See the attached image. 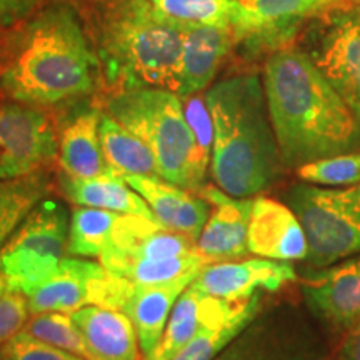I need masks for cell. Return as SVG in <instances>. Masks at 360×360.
Here are the masks:
<instances>
[{"label": "cell", "mask_w": 360, "mask_h": 360, "mask_svg": "<svg viewBox=\"0 0 360 360\" xmlns=\"http://www.w3.org/2000/svg\"><path fill=\"white\" fill-rule=\"evenodd\" d=\"M249 252L270 260H307L309 245L294 210L265 195L254 197L249 222Z\"/></svg>", "instance_id": "e0dca14e"}, {"label": "cell", "mask_w": 360, "mask_h": 360, "mask_svg": "<svg viewBox=\"0 0 360 360\" xmlns=\"http://www.w3.org/2000/svg\"><path fill=\"white\" fill-rule=\"evenodd\" d=\"M287 204L307 237V260L322 269L360 255V184L322 187L297 184L287 192Z\"/></svg>", "instance_id": "52a82bcc"}, {"label": "cell", "mask_w": 360, "mask_h": 360, "mask_svg": "<svg viewBox=\"0 0 360 360\" xmlns=\"http://www.w3.org/2000/svg\"><path fill=\"white\" fill-rule=\"evenodd\" d=\"M162 15L179 25L233 29L238 42L255 44L262 24L240 0H150Z\"/></svg>", "instance_id": "603a6c76"}, {"label": "cell", "mask_w": 360, "mask_h": 360, "mask_svg": "<svg viewBox=\"0 0 360 360\" xmlns=\"http://www.w3.org/2000/svg\"><path fill=\"white\" fill-rule=\"evenodd\" d=\"M214 143L210 174L233 197H255L274 186L283 162L257 74L219 80L205 92Z\"/></svg>", "instance_id": "3957f363"}, {"label": "cell", "mask_w": 360, "mask_h": 360, "mask_svg": "<svg viewBox=\"0 0 360 360\" xmlns=\"http://www.w3.org/2000/svg\"><path fill=\"white\" fill-rule=\"evenodd\" d=\"M105 278L107 270L101 262L67 255L51 276L24 292L30 314H72L84 305L97 304Z\"/></svg>", "instance_id": "9a60e30c"}, {"label": "cell", "mask_w": 360, "mask_h": 360, "mask_svg": "<svg viewBox=\"0 0 360 360\" xmlns=\"http://www.w3.org/2000/svg\"><path fill=\"white\" fill-rule=\"evenodd\" d=\"M0 37H2V32H0Z\"/></svg>", "instance_id": "8d00e7d4"}, {"label": "cell", "mask_w": 360, "mask_h": 360, "mask_svg": "<svg viewBox=\"0 0 360 360\" xmlns=\"http://www.w3.org/2000/svg\"><path fill=\"white\" fill-rule=\"evenodd\" d=\"M262 82L283 167L360 150V120L309 53L274 51Z\"/></svg>", "instance_id": "7a4b0ae2"}, {"label": "cell", "mask_w": 360, "mask_h": 360, "mask_svg": "<svg viewBox=\"0 0 360 360\" xmlns=\"http://www.w3.org/2000/svg\"><path fill=\"white\" fill-rule=\"evenodd\" d=\"M294 281H297V274L289 262L270 259H240L207 264L192 285L204 294L219 299L244 300L262 290L276 292Z\"/></svg>", "instance_id": "2e32d148"}, {"label": "cell", "mask_w": 360, "mask_h": 360, "mask_svg": "<svg viewBox=\"0 0 360 360\" xmlns=\"http://www.w3.org/2000/svg\"><path fill=\"white\" fill-rule=\"evenodd\" d=\"M197 193L210 204L209 219L195 242L205 262H231L247 257L250 254L247 238L254 197H233L207 184Z\"/></svg>", "instance_id": "7c38bea8"}, {"label": "cell", "mask_w": 360, "mask_h": 360, "mask_svg": "<svg viewBox=\"0 0 360 360\" xmlns=\"http://www.w3.org/2000/svg\"><path fill=\"white\" fill-rule=\"evenodd\" d=\"M199 274H191L157 285H134L110 276L98 290L97 305L120 310L132 321L143 357L159 344L175 302Z\"/></svg>", "instance_id": "30bf717a"}, {"label": "cell", "mask_w": 360, "mask_h": 360, "mask_svg": "<svg viewBox=\"0 0 360 360\" xmlns=\"http://www.w3.org/2000/svg\"><path fill=\"white\" fill-rule=\"evenodd\" d=\"M25 330L37 339L49 342L69 352L80 355L87 360H96L90 352L80 328L72 321L70 314L64 312H44L30 315Z\"/></svg>", "instance_id": "f546056e"}, {"label": "cell", "mask_w": 360, "mask_h": 360, "mask_svg": "<svg viewBox=\"0 0 360 360\" xmlns=\"http://www.w3.org/2000/svg\"><path fill=\"white\" fill-rule=\"evenodd\" d=\"M58 187L72 204L157 220L142 195H139L119 174L97 179H72L60 174Z\"/></svg>", "instance_id": "d4e9b609"}, {"label": "cell", "mask_w": 360, "mask_h": 360, "mask_svg": "<svg viewBox=\"0 0 360 360\" xmlns=\"http://www.w3.org/2000/svg\"><path fill=\"white\" fill-rule=\"evenodd\" d=\"M98 132H101L103 155L115 174L122 177L142 175V177L162 179L150 147L107 112L101 114Z\"/></svg>", "instance_id": "484cf974"}, {"label": "cell", "mask_w": 360, "mask_h": 360, "mask_svg": "<svg viewBox=\"0 0 360 360\" xmlns=\"http://www.w3.org/2000/svg\"><path fill=\"white\" fill-rule=\"evenodd\" d=\"M215 360H323L307 327L281 315L255 317Z\"/></svg>", "instance_id": "8fae6325"}, {"label": "cell", "mask_w": 360, "mask_h": 360, "mask_svg": "<svg viewBox=\"0 0 360 360\" xmlns=\"http://www.w3.org/2000/svg\"><path fill=\"white\" fill-rule=\"evenodd\" d=\"M314 62L360 120V11L340 12L328 22Z\"/></svg>", "instance_id": "4fadbf2b"}, {"label": "cell", "mask_w": 360, "mask_h": 360, "mask_svg": "<svg viewBox=\"0 0 360 360\" xmlns=\"http://www.w3.org/2000/svg\"><path fill=\"white\" fill-rule=\"evenodd\" d=\"M122 214L96 207H79L70 215L67 255L98 259Z\"/></svg>", "instance_id": "f1b7e54d"}, {"label": "cell", "mask_w": 360, "mask_h": 360, "mask_svg": "<svg viewBox=\"0 0 360 360\" xmlns=\"http://www.w3.org/2000/svg\"><path fill=\"white\" fill-rule=\"evenodd\" d=\"M262 292L255 294L238 312L205 322L192 340L170 360H215L260 314Z\"/></svg>", "instance_id": "83f0119b"}, {"label": "cell", "mask_w": 360, "mask_h": 360, "mask_svg": "<svg viewBox=\"0 0 360 360\" xmlns=\"http://www.w3.org/2000/svg\"><path fill=\"white\" fill-rule=\"evenodd\" d=\"M302 294L315 317L337 330L360 319V257H349L310 272Z\"/></svg>", "instance_id": "5bb4252c"}, {"label": "cell", "mask_w": 360, "mask_h": 360, "mask_svg": "<svg viewBox=\"0 0 360 360\" xmlns=\"http://www.w3.org/2000/svg\"><path fill=\"white\" fill-rule=\"evenodd\" d=\"M262 24L255 45L262 49L285 47L302 22L344 7L349 0H240Z\"/></svg>", "instance_id": "cb8c5ba5"}, {"label": "cell", "mask_w": 360, "mask_h": 360, "mask_svg": "<svg viewBox=\"0 0 360 360\" xmlns=\"http://www.w3.org/2000/svg\"><path fill=\"white\" fill-rule=\"evenodd\" d=\"M101 74L96 49L69 4L42 7L0 49V97L30 107L92 96Z\"/></svg>", "instance_id": "6da1fadb"}, {"label": "cell", "mask_w": 360, "mask_h": 360, "mask_svg": "<svg viewBox=\"0 0 360 360\" xmlns=\"http://www.w3.org/2000/svg\"><path fill=\"white\" fill-rule=\"evenodd\" d=\"M0 360H6V359H4V355H2V352H0Z\"/></svg>", "instance_id": "d590c367"}, {"label": "cell", "mask_w": 360, "mask_h": 360, "mask_svg": "<svg viewBox=\"0 0 360 360\" xmlns=\"http://www.w3.org/2000/svg\"><path fill=\"white\" fill-rule=\"evenodd\" d=\"M182 56L177 96L192 97L212 85L224 60L238 42L233 29L210 25H182Z\"/></svg>", "instance_id": "ac0fdd59"}, {"label": "cell", "mask_w": 360, "mask_h": 360, "mask_svg": "<svg viewBox=\"0 0 360 360\" xmlns=\"http://www.w3.org/2000/svg\"><path fill=\"white\" fill-rule=\"evenodd\" d=\"M250 299H219V297L204 294L191 283L175 302L159 344L150 354L143 357V360H170L175 357L205 322L238 312L249 304Z\"/></svg>", "instance_id": "ffe728a7"}, {"label": "cell", "mask_w": 360, "mask_h": 360, "mask_svg": "<svg viewBox=\"0 0 360 360\" xmlns=\"http://www.w3.org/2000/svg\"><path fill=\"white\" fill-rule=\"evenodd\" d=\"M339 360H360V319L347 328L339 350Z\"/></svg>", "instance_id": "e575fe53"}, {"label": "cell", "mask_w": 360, "mask_h": 360, "mask_svg": "<svg viewBox=\"0 0 360 360\" xmlns=\"http://www.w3.org/2000/svg\"><path fill=\"white\" fill-rule=\"evenodd\" d=\"M124 180L142 195L157 222L170 231L186 233L197 242L210 214V204L200 193L187 191L164 179L125 175Z\"/></svg>", "instance_id": "d6986e66"}, {"label": "cell", "mask_w": 360, "mask_h": 360, "mask_svg": "<svg viewBox=\"0 0 360 360\" xmlns=\"http://www.w3.org/2000/svg\"><path fill=\"white\" fill-rule=\"evenodd\" d=\"M101 114L96 109L75 115L58 137V165L72 179H97L115 175L103 155Z\"/></svg>", "instance_id": "7402d4cb"}, {"label": "cell", "mask_w": 360, "mask_h": 360, "mask_svg": "<svg viewBox=\"0 0 360 360\" xmlns=\"http://www.w3.org/2000/svg\"><path fill=\"white\" fill-rule=\"evenodd\" d=\"M52 188L51 174L45 170L13 179H0V247Z\"/></svg>", "instance_id": "4316f807"}, {"label": "cell", "mask_w": 360, "mask_h": 360, "mask_svg": "<svg viewBox=\"0 0 360 360\" xmlns=\"http://www.w3.org/2000/svg\"><path fill=\"white\" fill-rule=\"evenodd\" d=\"M47 0H0V27H13L40 11Z\"/></svg>", "instance_id": "836d02e7"}, {"label": "cell", "mask_w": 360, "mask_h": 360, "mask_svg": "<svg viewBox=\"0 0 360 360\" xmlns=\"http://www.w3.org/2000/svg\"><path fill=\"white\" fill-rule=\"evenodd\" d=\"M96 360H143L139 335L120 310L89 304L70 314Z\"/></svg>", "instance_id": "44dd1931"}, {"label": "cell", "mask_w": 360, "mask_h": 360, "mask_svg": "<svg viewBox=\"0 0 360 360\" xmlns=\"http://www.w3.org/2000/svg\"><path fill=\"white\" fill-rule=\"evenodd\" d=\"M302 182L314 186L349 187L360 184V150L326 157L297 169Z\"/></svg>", "instance_id": "4dcf8cb0"}, {"label": "cell", "mask_w": 360, "mask_h": 360, "mask_svg": "<svg viewBox=\"0 0 360 360\" xmlns=\"http://www.w3.org/2000/svg\"><path fill=\"white\" fill-rule=\"evenodd\" d=\"M57 157L58 137L47 112L19 102H0V179L45 170Z\"/></svg>", "instance_id": "9c48e42d"}, {"label": "cell", "mask_w": 360, "mask_h": 360, "mask_svg": "<svg viewBox=\"0 0 360 360\" xmlns=\"http://www.w3.org/2000/svg\"><path fill=\"white\" fill-rule=\"evenodd\" d=\"M105 112L150 147L162 179L192 192L205 186L182 97L169 89L124 90L107 101Z\"/></svg>", "instance_id": "5b68a950"}, {"label": "cell", "mask_w": 360, "mask_h": 360, "mask_svg": "<svg viewBox=\"0 0 360 360\" xmlns=\"http://www.w3.org/2000/svg\"><path fill=\"white\" fill-rule=\"evenodd\" d=\"M98 260L110 276L134 285L172 282L207 265L193 238L132 214L120 215Z\"/></svg>", "instance_id": "8992f818"}, {"label": "cell", "mask_w": 360, "mask_h": 360, "mask_svg": "<svg viewBox=\"0 0 360 360\" xmlns=\"http://www.w3.org/2000/svg\"><path fill=\"white\" fill-rule=\"evenodd\" d=\"M69 224L60 202L44 199L0 247V277L25 292L51 276L67 257Z\"/></svg>", "instance_id": "ba28073f"}, {"label": "cell", "mask_w": 360, "mask_h": 360, "mask_svg": "<svg viewBox=\"0 0 360 360\" xmlns=\"http://www.w3.org/2000/svg\"><path fill=\"white\" fill-rule=\"evenodd\" d=\"M30 315L27 295L0 277V347L24 330Z\"/></svg>", "instance_id": "1f68e13d"}, {"label": "cell", "mask_w": 360, "mask_h": 360, "mask_svg": "<svg viewBox=\"0 0 360 360\" xmlns=\"http://www.w3.org/2000/svg\"><path fill=\"white\" fill-rule=\"evenodd\" d=\"M94 25L101 70L115 92L169 89L177 94L182 25L162 15L150 0H98Z\"/></svg>", "instance_id": "277c9868"}, {"label": "cell", "mask_w": 360, "mask_h": 360, "mask_svg": "<svg viewBox=\"0 0 360 360\" xmlns=\"http://www.w3.org/2000/svg\"><path fill=\"white\" fill-rule=\"evenodd\" d=\"M6 360H87L22 330L0 347Z\"/></svg>", "instance_id": "d6a6232c"}]
</instances>
